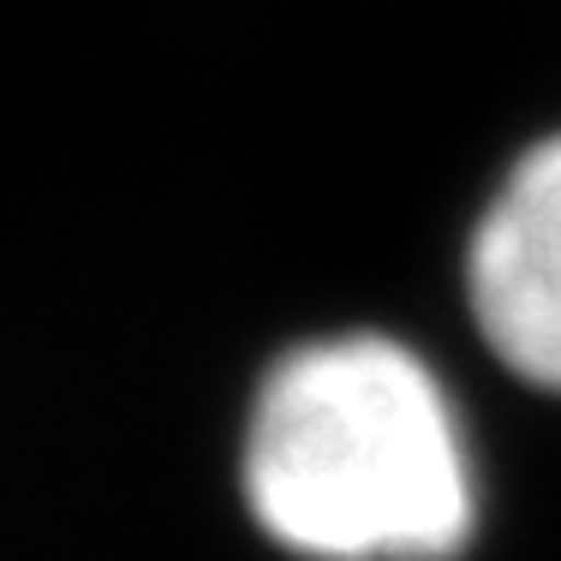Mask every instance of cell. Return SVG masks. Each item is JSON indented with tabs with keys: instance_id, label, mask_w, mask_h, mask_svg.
Returning a JSON list of instances; mask_svg holds the SVG:
<instances>
[{
	"instance_id": "1",
	"label": "cell",
	"mask_w": 561,
	"mask_h": 561,
	"mask_svg": "<svg viewBox=\"0 0 561 561\" xmlns=\"http://www.w3.org/2000/svg\"><path fill=\"white\" fill-rule=\"evenodd\" d=\"M245 496L275 543L311 561H448L478 519L454 400L389 335L311 341L270 370Z\"/></svg>"
},
{
	"instance_id": "2",
	"label": "cell",
	"mask_w": 561,
	"mask_h": 561,
	"mask_svg": "<svg viewBox=\"0 0 561 561\" xmlns=\"http://www.w3.org/2000/svg\"><path fill=\"white\" fill-rule=\"evenodd\" d=\"M466 287L502 365L538 389H561V138L526 150L502 180L478 221Z\"/></svg>"
}]
</instances>
